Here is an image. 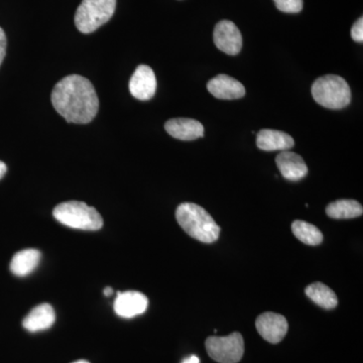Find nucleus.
Listing matches in <instances>:
<instances>
[{
	"label": "nucleus",
	"instance_id": "nucleus-13",
	"mask_svg": "<svg viewBox=\"0 0 363 363\" xmlns=\"http://www.w3.org/2000/svg\"><path fill=\"white\" fill-rule=\"evenodd\" d=\"M167 133L181 140H194L204 135V126L195 119L174 118L164 124Z\"/></svg>",
	"mask_w": 363,
	"mask_h": 363
},
{
	"label": "nucleus",
	"instance_id": "nucleus-15",
	"mask_svg": "<svg viewBox=\"0 0 363 363\" xmlns=\"http://www.w3.org/2000/svg\"><path fill=\"white\" fill-rule=\"evenodd\" d=\"M257 145L264 152L289 150L295 145V140L288 133L274 130H262L257 133Z\"/></svg>",
	"mask_w": 363,
	"mask_h": 363
},
{
	"label": "nucleus",
	"instance_id": "nucleus-19",
	"mask_svg": "<svg viewBox=\"0 0 363 363\" xmlns=\"http://www.w3.org/2000/svg\"><path fill=\"white\" fill-rule=\"evenodd\" d=\"M294 235L298 240L308 245H319L323 241V234L311 223L302 220H296L292 224Z\"/></svg>",
	"mask_w": 363,
	"mask_h": 363
},
{
	"label": "nucleus",
	"instance_id": "nucleus-1",
	"mask_svg": "<svg viewBox=\"0 0 363 363\" xmlns=\"http://www.w3.org/2000/svg\"><path fill=\"white\" fill-rule=\"evenodd\" d=\"M52 104L67 123H89L97 116L99 99L87 78L70 75L60 80L52 92Z\"/></svg>",
	"mask_w": 363,
	"mask_h": 363
},
{
	"label": "nucleus",
	"instance_id": "nucleus-6",
	"mask_svg": "<svg viewBox=\"0 0 363 363\" xmlns=\"http://www.w3.org/2000/svg\"><path fill=\"white\" fill-rule=\"evenodd\" d=\"M205 346L209 357L219 363L240 362L245 353V341L238 332L225 337H208Z\"/></svg>",
	"mask_w": 363,
	"mask_h": 363
},
{
	"label": "nucleus",
	"instance_id": "nucleus-18",
	"mask_svg": "<svg viewBox=\"0 0 363 363\" xmlns=\"http://www.w3.org/2000/svg\"><path fill=\"white\" fill-rule=\"evenodd\" d=\"M326 214L333 219L357 218L363 214V208L355 200H337L327 206Z\"/></svg>",
	"mask_w": 363,
	"mask_h": 363
},
{
	"label": "nucleus",
	"instance_id": "nucleus-26",
	"mask_svg": "<svg viewBox=\"0 0 363 363\" xmlns=\"http://www.w3.org/2000/svg\"><path fill=\"white\" fill-rule=\"evenodd\" d=\"M73 363H89V362H86V360H78V362H73Z\"/></svg>",
	"mask_w": 363,
	"mask_h": 363
},
{
	"label": "nucleus",
	"instance_id": "nucleus-22",
	"mask_svg": "<svg viewBox=\"0 0 363 363\" xmlns=\"http://www.w3.org/2000/svg\"><path fill=\"white\" fill-rule=\"evenodd\" d=\"M6 35L4 30L0 28V65H1L2 61H4V57L6 54Z\"/></svg>",
	"mask_w": 363,
	"mask_h": 363
},
{
	"label": "nucleus",
	"instance_id": "nucleus-21",
	"mask_svg": "<svg viewBox=\"0 0 363 363\" xmlns=\"http://www.w3.org/2000/svg\"><path fill=\"white\" fill-rule=\"evenodd\" d=\"M351 38L355 42H363V18H360L351 28Z\"/></svg>",
	"mask_w": 363,
	"mask_h": 363
},
{
	"label": "nucleus",
	"instance_id": "nucleus-20",
	"mask_svg": "<svg viewBox=\"0 0 363 363\" xmlns=\"http://www.w3.org/2000/svg\"><path fill=\"white\" fill-rule=\"evenodd\" d=\"M277 9L286 13H298L303 9V0H274Z\"/></svg>",
	"mask_w": 363,
	"mask_h": 363
},
{
	"label": "nucleus",
	"instance_id": "nucleus-12",
	"mask_svg": "<svg viewBox=\"0 0 363 363\" xmlns=\"http://www.w3.org/2000/svg\"><path fill=\"white\" fill-rule=\"evenodd\" d=\"M277 166L284 178L289 181H300L308 174L304 160L298 154L284 150L276 157Z\"/></svg>",
	"mask_w": 363,
	"mask_h": 363
},
{
	"label": "nucleus",
	"instance_id": "nucleus-10",
	"mask_svg": "<svg viewBox=\"0 0 363 363\" xmlns=\"http://www.w3.org/2000/svg\"><path fill=\"white\" fill-rule=\"evenodd\" d=\"M149 298L136 291L117 293L114 302V311L119 317L130 319L147 311Z\"/></svg>",
	"mask_w": 363,
	"mask_h": 363
},
{
	"label": "nucleus",
	"instance_id": "nucleus-4",
	"mask_svg": "<svg viewBox=\"0 0 363 363\" xmlns=\"http://www.w3.org/2000/svg\"><path fill=\"white\" fill-rule=\"evenodd\" d=\"M315 101L328 109H342L351 101V90L348 83L337 75H326L318 78L312 86Z\"/></svg>",
	"mask_w": 363,
	"mask_h": 363
},
{
	"label": "nucleus",
	"instance_id": "nucleus-11",
	"mask_svg": "<svg viewBox=\"0 0 363 363\" xmlns=\"http://www.w3.org/2000/svg\"><path fill=\"white\" fill-rule=\"evenodd\" d=\"M207 89L218 99H240L245 95V86L240 81L224 74L211 79L208 82Z\"/></svg>",
	"mask_w": 363,
	"mask_h": 363
},
{
	"label": "nucleus",
	"instance_id": "nucleus-14",
	"mask_svg": "<svg viewBox=\"0 0 363 363\" xmlns=\"http://www.w3.org/2000/svg\"><path fill=\"white\" fill-rule=\"evenodd\" d=\"M56 321V314L51 305L40 304L33 308L23 319V326L26 330L39 332L51 328Z\"/></svg>",
	"mask_w": 363,
	"mask_h": 363
},
{
	"label": "nucleus",
	"instance_id": "nucleus-23",
	"mask_svg": "<svg viewBox=\"0 0 363 363\" xmlns=\"http://www.w3.org/2000/svg\"><path fill=\"white\" fill-rule=\"evenodd\" d=\"M7 171L6 164H4V162L0 161V180L4 178V176L6 175Z\"/></svg>",
	"mask_w": 363,
	"mask_h": 363
},
{
	"label": "nucleus",
	"instance_id": "nucleus-9",
	"mask_svg": "<svg viewBox=\"0 0 363 363\" xmlns=\"http://www.w3.org/2000/svg\"><path fill=\"white\" fill-rule=\"evenodd\" d=\"M131 95L136 99L147 101L156 94L157 78L150 66L140 65L130 81Z\"/></svg>",
	"mask_w": 363,
	"mask_h": 363
},
{
	"label": "nucleus",
	"instance_id": "nucleus-17",
	"mask_svg": "<svg viewBox=\"0 0 363 363\" xmlns=\"http://www.w3.org/2000/svg\"><path fill=\"white\" fill-rule=\"evenodd\" d=\"M305 293L315 304L324 308V309L331 310L337 307L338 298L336 294L329 286L320 283V281L308 286Z\"/></svg>",
	"mask_w": 363,
	"mask_h": 363
},
{
	"label": "nucleus",
	"instance_id": "nucleus-25",
	"mask_svg": "<svg viewBox=\"0 0 363 363\" xmlns=\"http://www.w3.org/2000/svg\"><path fill=\"white\" fill-rule=\"evenodd\" d=\"M104 293V296H106V297H109V296H111L112 294H113V290H112L111 288H105Z\"/></svg>",
	"mask_w": 363,
	"mask_h": 363
},
{
	"label": "nucleus",
	"instance_id": "nucleus-16",
	"mask_svg": "<svg viewBox=\"0 0 363 363\" xmlns=\"http://www.w3.org/2000/svg\"><path fill=\"white\" fill-rule=\"evenodd\" d=\"M42 255L38 250L28 248L13 255L11 262V271L18 277H26L32 274L39 266Z\"/></svg>",
	"mask_w": 363,
	"mask_h": 363
},
{
	"label": "nucleus",
	"instance_id": "nucleus-5",
	"mask_svg": "<svg viewBox=\"0 0 363 363\" xmlns=\"http://www.w3.org/2000/svg\"><path fill=\"white\" fill-rule=\"evenodd\" d=\"M116 9V0H82L75 14L79 32L91 33L111 21Z\"/></svg>",
	"mask_w": 363,
	"mask_h": 363
},
{
	"label": "nucleus",
	"instance_id": "nucleus-7",
	"mask_svg": "<svg viewBox=\"0 0 363 363\" xmlns=\"http://www.w3.org/2000/svg\"><path fill=\"white\" fill-rule=\"evenodd\" d=\"M213 40L216 47L229 56L240 54L242 48L240 30L230 21H221L217 23L214 28Z\"/></svg>",
	"mask_w": 363,
	"mask_h": 363
},
{
	"label": "nucleus",
	"instance_id": "nucleus-24",
	"mask_svg": "<svg viewBox=\"0 0 363 363\" xmlns=\"http://www.w3.org/2000/svg\"><path fill=\"white\" fill-rule=\"evenodd\" d=\"M182 363H200L199 358L195 357V355H192V357L186 358Z\"/></svg>",
	"mask_w": 363,
	"mask_h": 363
},
{
	"label": "nucleus",
	"instance_id": "nucleus-8",
	"mask_svg": "<svg viewBox=\"0 0 363 363\" xmlns=\"http://www.w3.org/2000/svg\"><path fill=\"white\" fill-rule=\"evenodd\" d=\"M255 327L267 342L277 344L281 342L288 333V321L283 315L267 312L259 315L255 321Z\"/></svg>",
	"mask_w": 363,
	"mask_h": 363
},
{
	"label": "nucleus",
	"instance_id": "nucleus-2",
	"mask_svg": "<svg viewBox=\"0 0 363 363\" xmlns=\"http://www.w3.org/2000/svg\"><path fill=\"white\" fill-rule=\"evenodd\" d=\"M176 218L188 235L201 242H215L220 235V227L211 215L194 203H183L177 208Z\"/></svg>",
	"mask_w": 363,
	"mask_h": 363
},
{
	"label": "nucleus",
	"instance_id": "nucleus-3",
	"mask_svg": "<svg viewBox=\"0 0 363 363\" xmlns=\"http://www.w3.org/2000/svg\"><path fill=\"white\" fill-rule=\"evenodd\" d=\"M55 218L67 227L80 230L96 231L104 226V219L94 207L84 202L61 203L52 211Z\"/></svg>",
	"mask_w": 363,
	"mask_h": 363
}]
</instances>
